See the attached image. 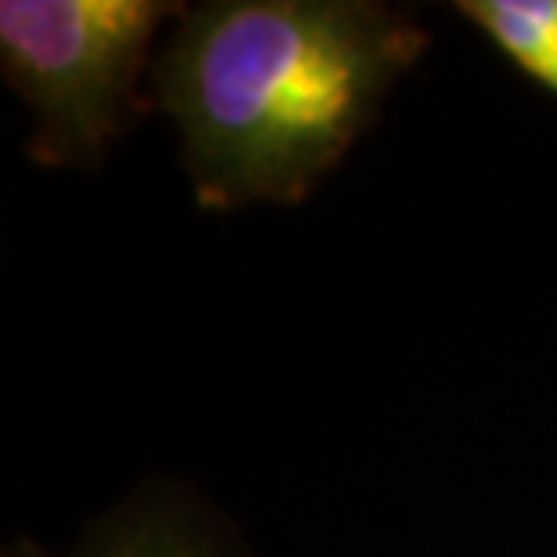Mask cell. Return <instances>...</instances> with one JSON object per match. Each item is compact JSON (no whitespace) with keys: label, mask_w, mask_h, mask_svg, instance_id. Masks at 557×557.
I'll return each instance as SVG.
<instances>
[{"label":"cell","mask_w":557,"mask_h":557,"mask_svg":"<svg viewBox=\"0 0 557 557\" xmlns=\"http://www.w3.org/2000/svg\"><path fill=\"white\" fill-rule=\"evenodd\" d=\"M428 51L373 0H214L182 11L152 73L207 210L289 207L337 166Z\"/></svg>","instance_id":"1"},{"label":"cell","mask_w":557,"mask_h":557,"mask_svg":"<svg viewBox=\"0 0 557 557\" xmlns=\"http://www.w3.org/2000/svg\"><path fill=\"white\" fill-rule=\"evenodd\" d=\"M87 557H218V554L207 540H199L185 525H177L171 518L149 515L109 532L106 540H98V547Z\"/></svg>","instance_id":"4"},{"label":"cell","mask_w":557,"mask_h":557,"mask_svg":"<svg viewBox=\"0 0 557 557\" xmlns=\"http://www.w3.org/2000/svg\"><path fill=\"white\" fill-rule=\"evenodd\" d=\"M166 0H4L0 70L33 113L40 166H95L124 135Z\"/></svg>","instance_id":"2"},{"label":"cell","mask_w":557,"mask_h":557,"mask_svg":"<svg viewBox=\"0 0 557 557\" xmlns=\"http://www.w3.org/2000/svg\"><path fill=\"white\" fill-rule=\"evenodd\" d=\"M4 557H51L48 550H40L37 543H18V547H11Z\"/></svg>","instance_id":"5"},{"label":"cell","mask_w":557,"mask_h":557,"mask_svg":"<svg viewBox=\"0 0 557 557\" xmlns=\"http://www.w3.org/2000/svg\"><path fill=\"white\" fill-rule=\"evenodd\" d=\"M456 11L515 70L557 95V0H460Z\"/></svg>","instance_id":"3"}]
</instances>
